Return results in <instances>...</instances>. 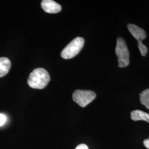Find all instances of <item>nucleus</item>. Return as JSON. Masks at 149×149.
<instances>
[{"mask_svg":"<svg viewBox=\"0 0 149 149\" xmlns=\"http://www.w3.org/2000/svg\"><path fill=\"white\" fill-rule=\"evenodd\" d=\"M50 80V75L46 70L37 68L34 70L28 79V84L33 88L43 89Z\"/></svg>","mask_w":149,"mask_h":149,"instance_id":"obj_1","label":"nucleus"},{"mask_svg":"<svg viewBox=\"0 0 149 149\" xmlns=\"http://www.w3.org/2000/svg\"><path fill=\"white\" fill-rule=\"evenodd\" d=\"M116 54L118 57V66L119 68H125L128 66L130 63V54L127 44L122 38H117Z\"/></svg>","mask_w":149,"mask_h":149,"instance_id":"obj_2","label":"nucleus"},{"mask_svg":"<svg viewBox=\"0 0 149 149\" xmlns=\"http://www.w3.org/2000/svg\"><path fill=\"white\" fill-rule=\"evenodd\" d=\"M85 40L81 37H76L63 50L61 56L64 59L73 58L79 53L83 48Z\"/></svg>","mask_w":149,"mask_h":149,"instance_id":"obj_3","label":"nucleus"},{"mask_svg":"<svg viewBox=\"0 0 149 149\" xmlns=\"http://www.w3.org/2000/svg\"><path fill=\"white\" fill-rule=\"evenodd\" d=\"M128 28L131 34L138 40L139 49L141 55L143 56H146L148 52V48L142 43V40L146 37V32L142 28L133 24H129Z\"/></svg>","mask_w":149,"mask_h":149,"instance_id":"obj_4","label":"nucleus"},{"mask_svg":"<svg viewBox=\"0 0 149 149\" xmlns=\"http://www.w3.org/2000/svg\"><path fill=\"white\" fill-rule=\"evenodd\" d=\"M96 97V93L90 90H77L75 91L72 94L74 101L82 107H85L93 101Z\"/></svg>","mask_w":149,"mask_h":149,"instance_id":"obj_5","label":"nucleus"},{"mask_svg":"<svg viewBox=\"0 0 149 149\" xmlns=\"http://www.w3.org/2000/svg\"><path fill=\"white\" fill-rule=\"evenodd\" d=\"M41 6L43 10L49 13H57L61 10V6L53 0H43Z\"/></svg>","mask_w":149,"mask_h":149,"instance_id":"obj_6","label":"nucleus"},{"mask_svg":"<svg viewBox=\"0 0 149 149\" xmlns=\"http://www.w3.org/2000/svg\"><path fill=\"white\" fill-rule=\"evenodd\" d=\"M11 66V61L8 58H0V77H2L8 74Z\"/></svg>","mask_w":149,"mask_h":149,"instance_id":"obj_7","label":"nucleus"},{"mask_svg":"<svg viewBox=\"0 0 149 149\" xmlns=\"http://www.w3.org/2000/svg\"><path fill=\"white\" fill-rule=\"evenodd\" d=\"M131 119L134 121L144 120L149 123V114L140 110H135L131 112Z\"/></svg>","mask_w":149,"mask_h":149,"instance_id":"obj_8","label":"nucleus"},{"mask_svg":"<svg viewBox=\"0 0 149 149\" xmlns=\"http://www.w3.org/2000/svg\"><path fill=\"white\" fill-rule=\"evenodd\" d=\"M140 102L149 109V88L145 90L140 94Z\"/></svg>","mask_w":149,"mask_h":149,"instance_id":"obj_9","label":"nucleus"},{"mask_svg":"<svg viewBox=\"0 0 149 149\" xmlns=\"http://www.w3.org/2000/svg\"><path fill=\"white\" fill-rule=\"evenodd\" d=\"M6 122V117L3 114H0V127L2 126Z\"/></svg>","mask_w":149,"mask_h":149,"instance_id":"obj_10","label":"nucleus"},{"mask_svg":"<svg viewBox=\"0 0 149 149\" xmlns=\"http://www.w3.org/2000/svg\"><path fill=\"white\" fill-rule=\"evenodd\" d=\"M75 149H88V147L84 144H81L79 145Z\"/></svg>","mask_w":149,"mask_h":149,"instance_id":"obj_11","label":"nucleus"},{"mask_svg":"<svg viewBox=\"0 0 149 149\" xmlns=\"http://www.w3.org/2000/svg\"><path fill=\"white\" fill-rule=\"evenodd\" d=\"M144 145L147 149H149V138L148 139L144 140Z\"/></svg>","mask_w":149,"mask_h":149,"instance_id":"obj_12","label":"nucleus"}]
</instances>
